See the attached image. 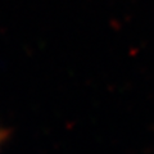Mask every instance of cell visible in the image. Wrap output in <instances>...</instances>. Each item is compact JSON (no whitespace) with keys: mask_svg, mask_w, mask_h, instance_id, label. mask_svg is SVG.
Wrapping results in <instances>:
<instances>
[{"mask_svg":"<svg viewBox=\"0 0 154 154\" xmlns=\"http://www.w3.org/2000/svg\"><path fill=\"white\" fill-rule=\"evenodd\" d=\"M7 136H8V131H7V130L0 128V144H2L4 140H5Z\"/></svg>","mask_w":154,"mask_h":154,"instance_id":"6da1fadb","label":"cell"}]
</instances>
